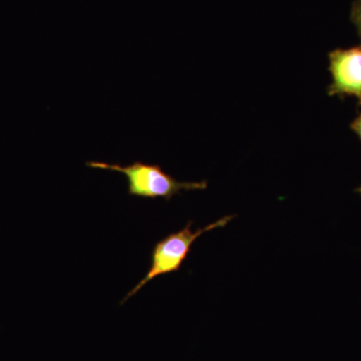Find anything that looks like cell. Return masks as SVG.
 Masks as SVG:
<instances>
[{"instance_id": "6da1fadb", "label": "cell", "mask_w": 361, "mask_h": 361, "mask_svg": "<svg viewBox=\"0 0 361 361\" xmlns=\"http://www.w3.org/2000/svg\"><path fill=\"white\" fill-rule=\"evenodd\" d=\"M87 167L114 171L125 176L128 182V193L137 198L172 200L183 191H198L208 186L207 180L180 182L167 174L161 166L137 161L128 166L108 164L104 161H87Z\"/></svg>"}, {"instance_id": "7a4b0ae2", "label": "cell", "mask_w": 361, "mask_h": 361, "mask_svg": "<svg viewBox=\"0 0 361 361\" xmlns=\"http://www.w3.org/2000/svg\"><path fill=\"white\" fill-rule=\"evenodd\" d=\"M234 216H225V217L221 218L204 228H199L195 231L192 230L193 221H190L179 231L171 233L165 238L157 242L152 250L151 265H149L148 272L146 273L141 281L125 296L121 304H123L132 298L141 290L145 285L148 284L155 278L180 271L189 256L192 246L196 240L207 232L224 228L231 222Z\"/></svg>"}, {"instance_id": "3957f363", "label": "cell", "mask_w": 361, "mask_h": 361, "mask_svg": "<svg viewBox=\"0 0 361 361\" xmlns=\"http://www.w3.org/2000/svg\"><path fill=\"white\" fill-rule=\"evenodd\" d=\"M330 97H355L361 106V45L329 54Z\"/></svg>"}, {"instance_id": "277c9868", "label": "cell", "mask_w": 361, "mask_h": 361, "mask_svg": "<svg viewBox=\"0 0 361 361\" xmlns=\"http://www.w3.org/2000/svg\"><path fill=\"white\" fill-rule=\"evenodd\" d=\"M351 20L357 28L358 35L361 39V0H355L351 11Z\"/></svg>"}, {"instance_id": "5b68a950", "label": "cell", "mask_w": 361, "mask_h": 361, "mask_svg": "<svg viewBox=\"0 0 361 361\" xmlns=\"http://www.w3.org/2000/svg\"><path fill=\"white\" fill-rule=\"evenodd\" d=\"M351 130L355 133L356 135H358L361 141V113L360 115L356 116L355 120L351 123L350 126Z\"/></svg>"}, {"instance_id": "8992f818", "label": "cell", "mask_w": 361, "mask_h": 361, "mask_svg": "<svg viewBox=\"0 0 361 361\" xmlns=\"http://www.w3.org/2000/svg\"><path fill=\"white\" fill-rule=\"evenodd\" d=\"M356 193L360 194L361 196V186L358 187L357 189L355 190Z\"/></svg>"}]
</instances>
